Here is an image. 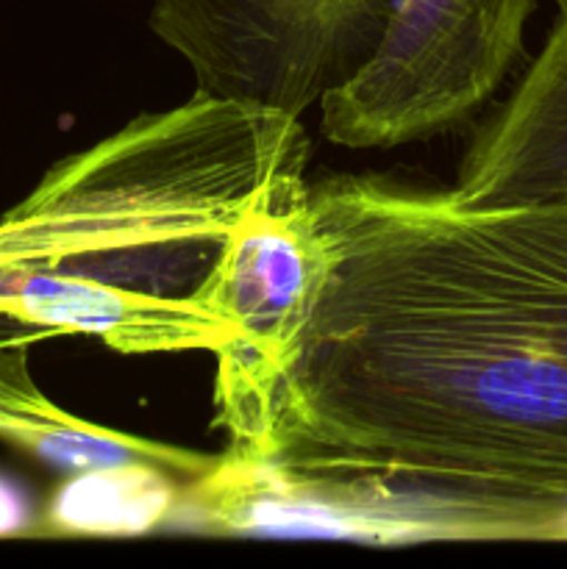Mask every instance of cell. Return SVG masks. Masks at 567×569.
Returning <instances> with one entry per match:
<instances>
[{"label": "cell", "mask_w": 567, "mask_h": 569, "mask_svg": "<svg viewBox=\"0 0 567 569\" xmlns=\"http://www.w3.org/2000/svg\"><path fill=\"white\" fill-rule=\"evenodd\" d=\"M322 278L215 398L222 470L376 542L567 539V203L311 187Z\"/></svg>", "instance_id": "obj_1"}, {"label": "cell", "mask_w": 567, "mask_h": 569, "mask_svg": "<svg viewBox=\"0 0 567 569\" xmlns=\"http://www.w3.org/2000/svg\"><path fill=\"white\" fill-rule=\"evenodd\" d=\"M300 117L195 92L56 161L0 217V311L126 356L220 353L217 270L248 211L306 181Z\"/></svg>", "instance_id": "obj_2"}, {"label": "cell", "mask_w": 567, "mask_h": 569, "mask_svg": "<svg viewBox=\"0 0 567 569\" xmlns=\"http://www.w3.org/2000/svg\"><path fill=\"white\" fill-rule=\"evenodd\" d=\"M537 0H400L372 59L320 100V131L392 150L470 122L523 53Z\"/></svg>", "instance_id": "obj_3"}, {"label": "cell", "mask_w": 567, "mask_h": 569, "mask_svg": "<svg viewBox=\"0 0 567 569\" xmlns=\"http://www.w3.org/2000/svg\"><path fill=\"white\" fill-rule=\"evenodd\" d=\"M400 0H153L148 26L195 92L304 117L381 44Z\"/></svg>", "instance_id": "obj_4"}, {"label": "cell", "mask_w": 567, "mask_h": 569, "mask_svg": "<svg viewBox=\"0 0 567 569\" xmlns=\"http://www.w3.org/2000/svg\"><path fill=\"white\" fill-rule=\"evenodd\" d=\"M322 278L311 183L272 194L245 214L217 270L215 303L237 337L215 353V398L265 370L298 333Z\"/></svg>", "instance_id": "obj_5"}, {"label": "cell", "mask_w": 567, "mask_h": 569, "mask_svg": "<svg viewBox=\"0 0 567 569\" xmlns=\"http://www.w3.org/2000/svg\"><path fill=\"white\" fill-rule=\"evenodd\" d=\"M450 194L467 209L567 203V0L506 103L467 148Z\"/></svg>", "instance_id": "obj_6"}, {"label": "cell", "mask_w": 567, "mask_h": 569, "mask_svg": "<svg viewBox=\"0 0 567 569\" xmlns=\"http://www.w3.org/2000/svg\"><path fill=\"white\" fill-rule=\"evenodd\" d=\"M28 350L31 345L0 348V442L76 476L153 467L183 481H203L220 467L217 456L111 431L64 411L37 387Z\"/></svg>", "instance_id": "obj_7"}, {"label": "cell", "mask_w": 567, "mask_h": 569, "mask_svg": "<svg viewBox=\"0 0 567 569\" xmlns=\"http://www.w3.org/2000/svg\"><path fill=\"white\" fill-rule=\"evenodd\" d=\"M39 522L33 515L31 498L11 476L0 472V539L3 537H37Z\"/></svg>", "instance_id": "obj_8"}, {"label": "cell", "mask_w": 567, "mask_h": 569, "mask_svg": "<svg viewBox=\"0 0 567 569\" xmlns=\"http://www.w3.org/2000/svg\"><path fill=\"white\" fill-rule=\"evenodd\" d=\"M53 337L56 333L50 331V328L33 326V322H26L20 320V317L0 311V348H3V345H31L33 348V345L48 342V339Z\"/></svg>", "instance_id": "obj_9"}]
</instances>
